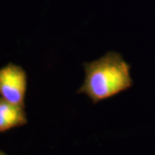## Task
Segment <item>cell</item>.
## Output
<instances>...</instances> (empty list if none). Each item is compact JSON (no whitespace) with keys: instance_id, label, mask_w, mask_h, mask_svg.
Masks as SVG:
<instances>
[{"instance_id":"1","label":"cell","mask_w":155,"mask_h":155,"mask_svg":"<svg viewBox=\"0 0 155 155\" xmlns=\"http://www.w3.org/2000/svg\"><path fill=\"white\" fill-rule=\"evenodd\" d=\"M83 67L84 80L77 93L87 96L94 104L133 86L131 67L120 53L110 51Z\"/></svg>"},{"instance_id":"2","label":"cell","mask_w":155,"mask_h":155,"mask_svg":"<svg viewBox=\"0 0 155 155\" xmlns=\"http://www.w3.org/2000/svg\"><path fill=\"white\" fill-rule=\"evenodd\" d=\"M28 75L21 66L8 63L0 68V97L18 105L25 106Z\"/></svg>"},{"instance_id":"3","label":"cell","mask_w":155,"mask_h":155,"mask_svg":"<svg viewBox=\"0 0 155 155\" xmlns=\"http://www.w3.org/2000/svg\"><path fill=\"white\" fill-rule=\"evenodd\" d=\"M24 108L25 106L12 104L0 97V133H5L28 123Z\"/></svg>"},{"instance_id":"4","label":"cell","mask_w":155,"mask_h":155,"mask_svg":"<svg viewBox=\"0 0 155 155\" xmlns=\"http://www.w3.org/2000/svg\"><path fill=\"white\" fill-rule=\"evenodd\" d=\"M0 155H8L6 153H5L4 151H2V150L0 149Z\"/></svg>"}]
</instances>
